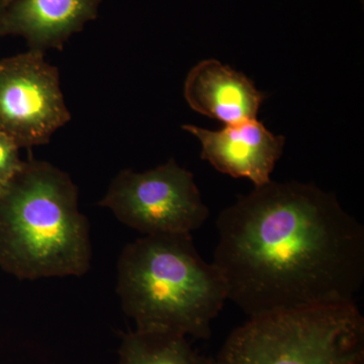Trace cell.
I'll return each mask as SVG.
<instances>
[{"mask_svg":"<svg viewBox=\"0 0 364 364\" xmlns=\"http://www.w3.org/2000/svg\"><path fill=\"white\" fill-rule=\"evenodd\" d=\"M117 294L139 331L208 339L228 301L226 282L203 260L191 234L146 235L117 262Z\"/></svg>","mask_w":364,"mask_h":364,"instance_id":"2","label":"cell"},{"mask_svg":"<svg viewBox=\"0 0 364 364\" xmlns=\"http://www.w3.org/2000/svg\"><path fill=\"white\" fill-rule=\"evenodd\" d=\"M215 359L218 364H364V318L356 304L249 318Z\"/></svg>","mask_w":364,"mask_h":364,"instance_id":"4","label":"cell"},{"mask_svg":"<svg viewBox=\"0 0 364 364\" xmlns=\"http://www.w3.org/2000/svg\"><path fill=\"white\" fill-rule=\"evenodd\" d=\"M184 97L193 111L226 126L256 119L267 98L247 76L215 59L189 71Z\"/></svg>","mask_w":364,"mask_h":364,"instance_id":"9","label":"cell"},{"mask_svg":"<svg viewBox=\"0 0 364 364\" xmlns=\"http://www.w3.org/2000/svg\"><path fill=\"white\" fill-rule=\"evenodd\" d=\"M0 258L28 279L85 274L90 225L75 184L47 162H23L0 196Z\"/></svg>","mask_w":364,"mask_h":364,"instance_id":"3","label":"cell"},{"mask_svg":"<svg viewBox=\"0 0 364 364\" xmlns=\"http://www.w3.org/2000/svg\"><path fill=\"white\" fill-rule=\"evenodd\" d=\"M70 121L59 72L30 50L0 63V131L18 147L49 143Z\"/></svg>","mask_w":364,"mask_h":364,"instance_id":"6","label":"cell"},{"mask_svg":"<svg viewBox=\"0 0 364 364\" xmlns=\"http://www.w3.org/2000/svg\"><path fill=\"white\" fill-rule=\"evenodd\" d=\"M2 193H4V186H1V184H0V196L2 195Z\"/></svg>","mask_w":364,"mask_h":364,"instance_id":"13","label":"cell"},{"mask_svg":"<svg viewBox=\"0 0 364 364\" xmlns=\"http://www.w3.org/2000/svg\"><path fill=\"white\" fill-rule=\"evenodd\" d=\"M117 364H218L198 353L188 337L170 332L136 331L124 335Z\"/></svg>","mask_w":364,"mask_h":364,"instance_id":"10","label":"cell"},{"mask_svg":"<svg viewBox=\"0 0 364 364\" xmlns=\"http://www.w3.org/2000/svg\"><path fill=\"white\" fill-rule=\"evenodd\" d=\"M18 146L0 131V184L4 186L21 168L23 163L18 158Z\"/></svg>","mask_w":364,"mask_h":364,"instance_id":"11","label":"cell"},{"mask_svg":"<svg viewBox=\"0 0 364 364\" xmlns=\"http://www.w3.org/2000/svg\"><path fill=\"white\" fill-rule=\"evenodd\" d=\"M100 205L144 236L191 234L208 218L193 173L173 159L141 173L123 170Z\"/></svg>","mask_w":364,"mask_h":364,"instance_id":"5","label":"cell"},{"mask_svg":"<svg viewBox=\"0 0 364 364\" xmlns=\"http://www.w3.org/2000/svg\"><path fill=\"white\" fill-rule=\"evenodd\" d=\"M9 1L11 0H0V18L6 11V6H9Z\"/></svg>","mask_w":364,"mask_h":364,"instance_id":"12","label":"cell"},{"mask_svg":"<svg viewBox=\"0 0 364 364\" xmlns=\"http://www.w3.org/2000/svg\"><path fill=\"white\" fill-rule=\"evenodd\" d=\"M182 129L202 144L203 160L227 176L249 179L255 188L272 181L286 143L284 136L274 135L256 119L225 126L220 131L193 124H184Z\"/></svg>","mask_w":364,"mask_h":364,"instance_id":"7","label":"cell"},{"mask_svg":"<svg viewBox=\"0 0 364 364\" xmlns=\"http://www.w3.org/2000/svg\"><path fill=\"white\" fill-rule=\"evenodd\" d=\"M102 0H11L0 18V35L25 38L30 50H61L98 16Z\"/></svg>","mask_w":364,"mask_h":364,"instance_id":"8","label":"cell"},{"mask_svg":"<svg viewBox=\"0 0 364 364\" xmlns=\"http://www.w3.org/2000/svg\"><path fill=\"white\" fill-rule=\"evenodd\" d=\"M214 263L249 318L355 304L364 228L314 184L269 181L222 210Z\"/></svg>","mask_w":364,"mask_h":364,"instance_id":"1","label":"cell"}]
</instances>
